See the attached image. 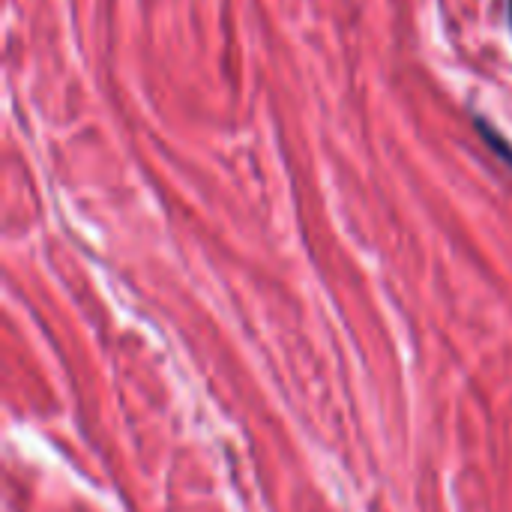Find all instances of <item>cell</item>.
I'll return each instance as SVG.
<instances>
[{
	"label": "cell",
	"mask_w": 512,
	"mask_h": 512,
	"mask_svg": "<svg viewBox=\"0 0 512 512\" xmlns=\"http://www.w3.org/2000/svg\"><path fill=\"white\" fill-rule=\"evenodd\" d=\"M507 21H510V30H512V0H507Z\"/></svg>",
	"instance_id": "7a4b0ae2"
},
{
	"label": "cell",
	"mask_w": 512,
	"mask_h": 512,
	"mask_svg": "<svg viewBox=\"0 0 512 512\" xmlns=\"http://www.w3.org/2000/svg\"><path fill=\"white\" fill-rule=\"evenodd\" d=\"M474 129L480 132V138L486 141V147L512 168V144L507 141V135H501V132L495 129V123H489L483 114H474Z\"/></svg>",
	"instance_id": "6da1fadb"
}]
</instances>
